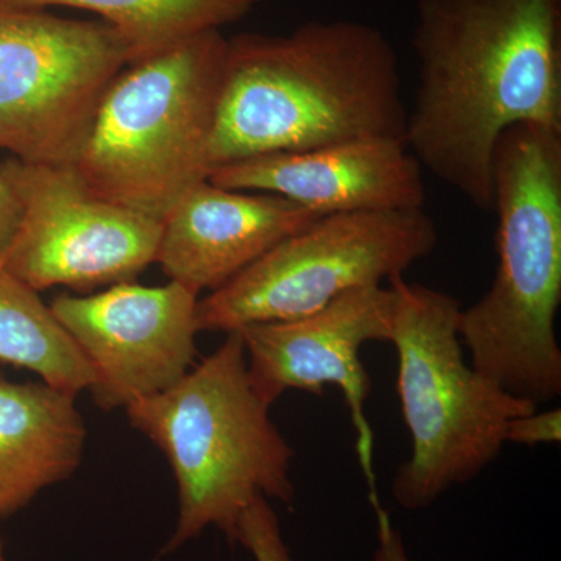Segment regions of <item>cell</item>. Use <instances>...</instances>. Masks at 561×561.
<instances>
[{
    "label": "cell",
    "mask_w": 561,
    "mask_h": 561,
    "mask_svg": "<svg viewBox=\"0 0 561 561\" xmlns=\"http://www.w3.org/2000/svg\"><path fill=\"white\" fill-rule=\"evenodd\" d=\"M210 183L265 192L320 216L423 209V168L401 140H356L320 149L260 154L220 165Z\"/></svg>",
    "instance_id": "7c38bea8"
},
{
    "label": "cell",
    "mask_w": 561,
    "mask_h": 561,
    "mask_svg": "<svg viewBox=\"0 0 561 561\" xmlns=\"http://www.w3.org/2000/svg\"><path fill=\"white\" fill-rule=\"evenodd\" d=\"M51 312L90 364L102 411L171 389L197 356L198 295L180 283L114 284L99 294H61Z\"/></svg>",
    "instance_id": "30bf717a"
},
{
    "label": "cell",
    "mask_w": 561,
    "mask_h": 561,
    "mask_svg": "<svg viewBox=\"0 0 561 561\" xmlns=\"http://www.w3.org/2000/svg\"><path fill=\"white\" fill-rule=\"evenodd\" d=\"M227 46L221 32L203 33L121 70L73 164L92 191L161 221L209 179Z\"/></svg>",
    "instance_id": "5b68a950"
},
{
    "label": "cell",
    "mask_w": 561,
    "mask_h": 561,
    "mask_svg": "<svg viewBox=\"0 0 561 561\" xmlns=\"http://www.w3.org/2000/svg\"><path fill=\"white\" fill-rule=\"evenodd\" d=\"M493 209L496 278L481 300L461 309V343L476 370L545 404L561 393V130L518 124L501 136Z\"/></svg>",
    "instance_id": "3957f363"
},
{
    "label": "cell",
    "mask_w": 561,
    "mask_h": 561,
    "mask_svg": "<svg viewBox=\"0 0 561 561\" xmlns=\"http://www.w3.org/2000/svg\"><path fill=\"white\" fill-rule=\"evenodd\" d=\"M0 561H7L5 556H3V546L2 541H0Z\"/></svg>",
    "instance_id": "44dd1931"
},
{
    "label": "cell",
    "mask_w": 561,
    "mask_h": 561,
    "mask_svg": "<svg viewBox=\"0 0 561 561\" xmlns=\"http://www.w3.org/2000/svg\"><path fill=\"white\" fill-rule=\"evenodd\" d=\"M236 542L253 556L254 561H294L283 538L275 511L267 497H256L238 523Z\"/></svg>",
    "instance_id": "e0dca14e"
},
{
    "label": "cell",
    "mask_w": 561,
    "mask_h": 561,
    "mask_svg": "<svg viewBox=\"0 0 561 561\" xmlns=\"http://www.w3.org/2000/svg\"><path fill=\"white\" fill-rule=\"evenodd\" d=\"M320 217L279 195L225 190L205 180L162 217L154 262L195 294L214 291Z\"/></svg>",
    "instance_id": "4fadbf2b"
},
{
    "label": "cell",
    "mask_w": 561,
    "mask_h": 561,
    "mask_svg": "<svg viewBox=\"0 0 561 561\" xmlns=\"http://www.w3.org/2000/svg\"><path fill=\"white\" fill-rule=\"evenodd\" d=\"M0 362L27 368L55 389L79 394L94 376L39 291L0 267Z\"/></svg>",
    "instance_id": "2e32d148"
},
{
    "label": "cell",
    "mask_w": 561,
    "mask_h": 561,
    "mask_svg": "<svg viewBox=\"0 0 561 561\" xmlns=\"http://www.w3.org/2000/svg\"><path fill=\"white\" fill-rule=\"evenodd\" d=\"M22 208L5 176L0 173V265L20 230Z\"/></svg>",
    "instance_id": "d6986e66"
},
{
    "label": "cell",
    "mask_w": 561,
    "mask_h": 561,
    "mask_svg": "<svg viewBox=\"0 0 561 561\" xmlns=\"http://www.w3.org/2000/svg\"><path fill=\"white\" fill-rule=\"evenodd\" d=\"M389 283L397 295V390L412 437L411 459L398 468L391 493L415 512L481 474L507 443L508 423L538 405L467 364L457 298L402 275Z\"/></svg>",
    "instance_id": "8992f818"
},
{
    "label": "cell",
    "mask_w": 561,
    "mask_h": 561,
    "mask_svg": "<svg viewBox=\"0 0 561 561\" xmlns=\"http://www.w3.org/2000/svg\"><path fill=\"white\" fill-rule=\"evenodd\" d=\"M0 173L22 217L0 267L36 291H79L131 283L154 262L161 221L101 197L76 165L10 158Z\"/></svg>",
    "instance_id": "9c48e42d"
},
{
    "label": "cell",
    "mask_w": 561,
    "mask_h": 561,
    "mask_svg": "<svg viewBox=\"0 0 561 561\" xmlns=\"http://www.w3.org/2000/svg\"><path fill=\"white\" fill-rule=\"evenodd\" d=\"M561 440V411L529 412L508 423L505 442L515 445H552Z\"/></svg>",
    "instance_id": "ac0fdd59"
},
{
    "label": "cell",
    "mask_w": 561,
    "mask_h": 561,
    "mask_svg": "<svg viewBox=\"0 0 561 561\" xmlns=\"http://www.w3.org/2000/svg\"><path fill=\"white\" fill-rule=\"evenodd\" d=\"M130 51L103 21L0 5V149L76 164L103 95Z\"/></svg>",
    "instance_id": "ba28073f"
},
{
    "label": "cell",
    "mask_w": 561,
    "mask_h": 561,
    "mask_svg": "<svg viewBox=\"0 0 561 561\" xmlns=\"http://www.w3.org/2000/svg\"><path fill=\"white\" fill-rule=\"evenodd\" d=\"M412 47L405 147L491 210L501 136L518 124L561 130V0H416Z\"/></svg>",
    "instance_id": "6da1fadb"
},
{
    "label": "cell",
    "mask_w": 561,
    "mask_h": 561,
    "mask_svg": "<svg viewBox=\"0 0 561 561\" xmlns=\"http://www.w3.org/2000/svg\"><path fill=\"white\" fill-rule=\"evenodd\" d=\"M135 430L171 463L179 489L176 529L162 553L208 527L236 545L238 523L256 497L290 504L294 448L250 381L238 331L171 389L125 408Z\"/></svg>",
    "instance_id": "277c9868"
},
{
    "label": "cell",
    "mask_w": 561,
    "mask_h": 561,
    "mask_svg": "<svg viewBox=\"0 0 561 561\" xmlns=\"http://www.w3.org/2000/svg\"><path fill=\"white\" fill-rule=\"evenodd\" d=\"M76 394L0 375V518L80 467L87 426Z\"/></svg>",
    "instance_id": "5bb4252c"
},
{
    "label": "cell",
    "mask_w": 561,
    "mask_h": 561,
    "mask_svg": "<svg viewBox=\"0 0 561 561\" xmlns=\"http://www.w3.org/2000/svg\"><path fill=\"white\" fill-rule=\"evenodd\" d=\"M438 242L423 209L328 214L198 300L201 331L300 319L353 289L381 286Z\"/></svg>",
    "instance_id": "52a82bcc"
},
{
    "label": "cell",
    "mask_w": 561,
    "mask_h": 561,
    "mask_svg": "<svg viewBox=\"0 0 561 561\" xmlns=\"http://www.w3.org/2000/svg\"><path fill=\"white\" fill-rule=\"evenodd\" d=\"M405 122L400 60L379 28L337 20L241 33L228 39L210 172L260 154L404 142Z\"/></svg>",
    "instance_id": "7a4b0ae2"
},
{
    "label": "cell",
    "mask_w": 561,
    "mask_h": 561,
    "mask_svg": "<svg viewBox=\"0 0 561 561\" xmlns=\"http://www.w3.org/2000/svg\"><path fill=\"white\" fill-rule=\"evenodd\" d=\"M394 311L397 295L391 287H359L300 319L250 324L238 331L245 345L250 381L267 404L287 390L320 397L327 386L342 391L356 430L357 456L370 486V500L378 496L373 432L365 416L371 381L360 350L365 343L391 341Z\"/></svg>",
    "instance_id": "8fae6325"
},
{
    "label": "cell",
    "mask_w": 561,
    "mask_h": 561,
    "mask_svg": "<svg viewBox=\"0 0 561 561\" xmlns=\"http://www.w3.org/2000/svg\"><path fill=\"white\" fill-rule=\"evenodd\" d=\"M264 0H0V5L46 10L69 7L101 16L127 44L130 62L175 49L195 36L220 32Z\"/></svg>",
    "instance_id": "9a60e30c"
},
{
    "label": "cell",
    "mask_w": 561,
    "mask_h": 561,
    "mask_svg": "<svg viewBox=\"0 0 561 561\" xmlns=\"http://www.w3.org/2000/svg\"><path fill=\"white\" fill-rule=\"evenodd\" d=\"M376 519H378V549H376L375 561H411L405 551L404 542L400 531L394 529L390 522L389 513L383 511L381 502H373Z\"/></svg>",
    "instance_id": "ffe728a7"
}]
</instances>
